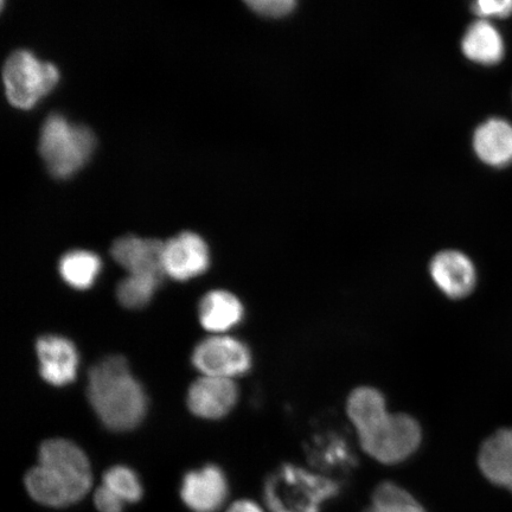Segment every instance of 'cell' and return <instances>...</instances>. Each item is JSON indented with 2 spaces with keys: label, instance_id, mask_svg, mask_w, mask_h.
Segmentation results:
<instances>
[{
  "label": "cell",
  "instance_id": "1",
  "mask_svg": "<svg viewBox=\"0 0 512 512\" xmlns=\"http://www.w3.org/2000/svg\"><path fill=\"white\" fill-rule=\"evenodd\" d=\"M347 414L363 451L377 462L399 464L418 451L422 440L419 422L407 414L388 413L379 390L371 387L352 390Z\"/></svg>",
  "mask_w": 512,
  "mask_h": 512
},
{
  "label": "cell",
  "instance_id": "2",
  "mask_svg": "<svg viewBox=\"0 0 512 512\" xmlns=\"http://www.w3.org/2000/svg\"><path fill=\"white\" fill-rule=\"evenodd\" d=\"M88 400L107 428L126 432L143 421L147 399L124 357L105 358L89 371Z\"/></svg>",
  "mask_w": 512,
  "mask_h": 512
},
{
  "label": "cell",
  "instance_id": "3",
  "mask_svg": "<svg viewBox=\"0 0 512 512\" xmlns=\"http://www.w3.org/2000/svg\"><path fill=\"white\" fill-rule=\"evenodd\" d=\"M341 492V482L285 464L266 479L264 498L271 512H322Z\"/></svg>",
  "mask_w": 512,
  "mask_h": 512
},
{
  "label": "cell",
  "instance_id": "4",
  "mask_svg": "<svg viewBox=\"0 0 512 512\" xmlns=\"http://www.w3.org/2000/svg\"><path fill=\"white\" fill-rule=\"evenodd\" d=\"M95 147L89 128L74 125L60 114L44 121L40 137V153L51 175L72 177L88 162Z\"/></svg>",
  "mask_w": 512,
  "mask_h": 512
},
{
  "label": "cell",
  "instance_id": "5",
  "mask_svg": "<svg viewBox=\"0 0 512 512\" xmlns=\"http://www.w3.org/2000/svg\"><path fill=\"white\" fill-rule=\"evenodd\" d=\"M6 96L12 106L30 110L59 82V70L54 64L42 62L30 51L12 54L3 69Z\"/></svg>",
  "mask_w": 512,
  "mask_h": 512
},
{
  "label": "cell",
  "instance_id": "6",
  "mask_svg": "<svg viewBox=\"0 0 512 512\" xmlns=\"http://www.w3.org/2000/svg\"><path fill=\"white\" fill-rule=\"evenodd\" d=\"M38 464L47 467L72 490L79 501L93 485L92 467L79 446L64 439H51L40 448Z\"/></svg>",
  "mask_w": 512,
  "mask_h": 512
},
{
  "label": "cell",
  "instance_id": "7",
  "mask_svg": "<svg viewBox=\"0 0 512 512\" xmlns=\"http://www.w3.org/2000/svg\"><path fill=\"white\" fill-rule=\"evenodd\" d=\"M192 363L204 376L233 380L251 369L252 356L238 339L217 335L197 345L192 354Z\"/></svg>",
  "mask_w": 512,
  "mask_h": 512
},
{
  "label": "cell",
  "instance_id": "8",
  "mask_svg": "<svg viewBox=\"0 0 512 512\" xmlns=\"http://www.w3.org/2000/svg\"><path fill=\"white\" fill-rule=\"evenodd\" d=\"M209 265V249L200 235L184 232L164 242L163 268L168 277L189 280L206 272Z\"/></svg>",
  "mask_w": 512,
  "mask_h": 512
},
{
  "label": "cell",
  "instance_id": "9",
  "mask_svg": "<svg viewBox=\"0 0 512 512\" xmlns=\"http://www.w3.org/2000/svg\"><path fill=\"white\" fill-rule=\"evenodd\" d=\"M430 273L434 284L446 297L458 300L469 297L477 285L476 266L463 252L446 249L433 256Z\"/></svg>",
  "mask_w": 512,
  "mask_h": 512
},
{
  "label": "cell",
  "instance_id": "10",
  "mask_svg": "<svg viewBox=\"0 0 512 512\" xmlns=\"http://www.w3.org/2000/svg\"><path fill=\"white\" fill-rule=\"evenodd\" d=\"M229 485L226 475L216 465H206L184 476L181 497L194 512H216L226 503Z\"/></svg>",
  "mask_w": 512,
  "mask_h": 512
},
{
  "label": "cell",
  "instance_id": "11",
  "mask_svg": "<svg viewBox=\"0 0 512 512\" xmlns=\"http://www.w3.org/2000/svg\"><path fill=\"white\" fill-rule=\"evenodd\" d=\"M238 398L239 390L233 380L203 375L191 384L188 407L198 418L217 420L232 411Z\"/></svg>",
  "mask_w": 512,
  "mask_h": 512
},
{
  "label": "cell",
  "instance_id": "12",
  "mask_svg": "<svg viewBox=\"0 0 512 512\" xmlns=\"http://www.w3.org/2000/svg\"><path fill=\"white\" fill-rule=\"evenodd\" d=\"M163 247L164 242L130 235L115 241L111 253L128 274L163 280Z\"/></svg>",
  "mask_w": 512,
  "mask_h": 512
},
{
  "label": "cell",
  "instance_id": "13",
  "mask_svg": "<svg viewBox=\"0 0 512 512\" xmlns=\"http://www.w3.org/2000/svg\"><path fill=\"white\" fill-rule=\"evenodd\" d=\"M40 373L53 386L62 387L73 382L78 373L79 355L75 345L67 338L44 336L36 345Z\"/></svg>",
  "mask_w": 512,
  "mask_h": 512
},
{
  "label": "cell",
  "instance_id": "14",
  "mask_svg": "<svg viewBox=\"0 0 512 512\" xmlns=\"http://www.w3.org/2000/svg\"><path fill=\"white\" fill-rule=\"evenodd\" d=\"M473 150L480 162L494 169L512 165V123L504 118H490L473 134Z\"/></svg>",
  "mask_w": 512,
  "mask_h": 512
},
{
  "label": "cell",
  "instance_id": "15",
  "mask_svg": "<svg viewBox=\"0 0 512 512\" xmlns=\"http://www.w3.org/2000/svg\"><path fill=\"white\" fill-rule=\"evenodd\" d=\"M478 466L491 484L512 494V427L502 428L484 441Z\"/></svg>",
  "mask_w": 512,
  "mask_h": 512
},
{
  "label": "cell",
  "instance_id": "16",
  "mask_svg": "<svg viewBox=\"0 0 512 512\" xmlns=\"http://www.w3.org/2000/svg\"><path fill=\"white\" fill-rule=\"evenodd\" d=\"M462 49L467 60L479 66L494 67L504 60L507 43L494 23L478 19L467 28Z\"/></svg>",
  "mask_w": 512,
  "mask_h": 512
},
{
  "label": "cell",
  "instance_id": "17",
  "mask_svg": "<svg viewBox=\"0 0 512 512\" xmlns=\"http://www.w3.org/2000/svg\"><path fill=\"white\" fill-rule=\"evenodd\" d=\"M312 466L326 473L348 475L357 465L356 454L343 434L324 432L315 435L307 447Z\"/></svg>",
  "mask_w": 512,
  "mask_h": 512
},
{
  "label": "cell",
  "instance_id": "18",
  "mask_svg": "<svg viewBox=\"0 0 512 512\" xmlns=\"http://www.w3.org/2000/svg\"><path fill=\"white\" fill-rule=\"evenodd\" d=\"M198 315L204 329L223 334L241 322L245 310L233 293L217 290L203 297Z\"/></svg>",
  "mask_w": 512,
  "mask_h": 512
},
{
  "label": "cell",
  "instance_id": "19",
  "mask_svg": "<svg viewBox=\"0 0 512 512\" xmlns=\"http://www.w3.org/2000/svg\"><path fill=\"white\" fill-rule=\"evenodd\" d=\"M25 488L37 503L50 508H66L79 502L73 491L53 472L38 464L25 476Z\"/></svg>",
  "mask_w": 512,
  "mask_h": 512
},
{
  "label": "cell",
  "instance_id": "20",
  "mask_svg": "<svg viewBox=\"0 0 512 512\" xmlns=\"http://www.w3.org/2000/svg\"><path fill=\"white\" fill-rule=\"evenodd\" d=\"M102 262L98 255L88 251H72L60 260V274L69 286L76 290L92 287L101 272Z\"/></svg>",
  "mask_w": 512,
  "mask_h": 512
},
{
  "label": "cell",
  "instance_id": "21",
  "mask_svg": "<svg viewBox=\"0 0 512 512\" xmlns=\"http://www.w3.org/2000/svg\"><path fill=\"white\" fill-rule=\"evenodd\" d=\"M364 512H426L422 505L401 486L382 483L374 491L373 505Z\"/></svg>",
  "mask_w": 512,
  "mask_h": 512
},
{
  "label": "cell",
  "instance_id": "22",
  "mask_svg": "<svg viewBox=\"0 0 512 512\" xmlns=\"http://www.w3.org/2000/svg\"><path fill=\"white\" fill-rule=\"evenodd\" d=\"M162 280L146 277V275L128 274L121 280L117 288L119 303L127 309H142L151 302Z\"/></svg>",
  "mask_w": 512,
  "mask_h": 512
},
{
  "label": "cell",
  "instance_id": "23",
  "mask_svg": "<svg viewBox=\"0 0 512 512\" xmlns=\"http://www.w3.org/2000/svg\"><path fill=\"white\" fill-rule=\"evenodd\" d=\"M104 485L125 503L139 502L144 494L143 484L137 473L124 465L108 469L104 475Z\"/></svg>",
  "mask_w": 512,
  "mask_h": 512
},
{
  "label": "cell",
  "instance_id": "24",
  "mask_svg": "<svg viewBox=\"0 0 512 512\" xmlns=\"http://www.w3.org/2000/svg\"><path fill=\"white\" fill-rule=\"evenodd\" d=\"M471 10L479 19H507L512 16V0H471Z\"/></svg>",
  "mask_w": 512,
  "mask_h": 512
},
{
  "label": "cell",
  "instance_id": "25",
  "mask_svg": "<svg viewBox=\"0 0 512 512\" xmlns=\"http://www.w3.org/2000/svg\"><path fill=\"white\" fill-rule=\"evenodd\" d=\"M261 16L284 17L296 8L297 0H243Z\"/></svg>",
  "mask_w": 512,
  "mask_h": 512
},
{
  "label": "cell",
  "instance_id": "26",
  "mask_svg": "<svg viewBox=\"0 0 512 512\" xmlns=\"http://www.w3.org/2000/svg\"><path fill=\"white\" fill-rule=\"evenodd\" d=\"M94 503L96 509L100 512H123L125 508V502L118 495L105 485L96 490L94 495Z\"/></svg>",
  "mask_w": 512,
  "mask_h": 512
},
{
  "label": "cell",
  "instance_id": "27",
  "mask_svg": "<svg viewBox=\"0 0 512 512\" xmlns=\"http://www.w3.org/2000/svg\"><path fill=\"white\" fill-rule=\"evenodd\" d=\"M227 512H264V510L258 504L245 499V501L235 502Z\"/></svg>",
  "mask_w": 512,
  "mask_h": 512
}]
</instances>
